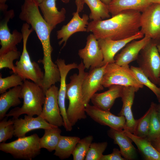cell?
<instances>
[{
    "label": "cell",
    "instance_id": "1",
    "mask_svg": "<svg viewBox=\"0 0 160 160\" xmlns=\"http://www.w3.org/2000/svg\"><path fill=\"white\" fill-rule=\"evenodd\" d=\"M141 15L134 10H124L107 20H92L89 23L86 32H92L97 39H126L140 31Z\"/></svg>",
    "mask_w": 160,
    "mask_h": 160
},
{
    "label": "cell",
    "instance_id": "2",
    "mask_svg": "<svg viewBox=\"0 0 160 160\" xmlns=\"http://www.w3.org/2000/svg\"><path fill=\"white\" fill-rule=\"evenodd\" d=\"M85 68L81 61L78 65V74L74 73L71 76L70 83L66 84V99L69 101L67 113L72 127L79 120L87 117L82 90L83 81L88 73L85 71Z\"/></svg>",
    "mask_w": 160,
    "mask_h": 160
},
{
    "label": "cell",
    "instance_id": "3",
    "mask_svg": "<svg viewBox=\"0 0 160 160\" xmlns=\"http://www.w3.org/2000/svg\"><path fill=\"white\" fill-rule=\"evenodd\" d=\"M21 87V99H23L22 106L11 110L6 116L18 118L23 114L33 116H40L45 101V94L42 87L33 82L24 80Z\"/></svg>",
    "mask_w": 160,
    "mask_h": 160
},
{
    "label": "cell",
    "instance_id": "4",
    "mask_svg": "<svg viewBox=\"0 0 160 160\" xmlns=\"http://www.w3.org/2000/svg\"><path fill=\"white\" fill-rule=\"evenodd\" d=\"M33 30L32 28L30 29L28 23H25L23 25L21 30L23 36L22 52L19 60L15 63L13 72L19 75L24 80H30L41 87L44 73L38 63L31 61L26 47L28 37Z\"/></svg>",
    "mask_w": 160,
    "mask_h": 160
},
{
    "label": "cell",
    "instance_id": "5",
    "mask_svg": "<svg viewBox=\"0 0 160 160\" xmlns=\"http://www.w3.org/2000/svg\"><path fill=\"white\" fill-rule=\"evenodd\" d=\"M40 138L36 134L20 137L9 143L0 144V150L17 159L31 160L41 152Z\"/></svg>",
    "mask_w": 160,
    "mask_h": 160
},
{
    "label": "cell",
    "instance_id": "6",
    "mask_svg": "<svg viewBox=\"0 0 160 160\" xmlns=\"http://www.w3.org/2000/svg\"><path fill=\"white\" fill-rule=\"evenodd\" d=\"M160 41L151 39L141 50L136 60L139 67L156 85L160 76V54L157 47Z\"/></svg>",
    "mask_w": 160,
    "mask_h": 160
},
{
    "label": "cell",
    "instance_id": "7",
    "mask_svg": "<svg viewBox=\"0 0 160 160\" xmlns=\"http://www.w3.org/2000/svg\"><path fill=\"white\" fill-rule=\"evenodd\" d=\"M113 85L131 86L139 90L144 86L138 81L129 65L120 66L115 63L106 65L103 80L104 87Z\"/></svg>",
    "mask_w": 160,
    "mask_h": 160
},
{
    "label": "cell",
    "instance_id": "8",
    "mask_svg": "<svg viewBox=\"0 0 160 160\" xmlns=\"http://www.w3.org/2000/svg\"><path fill=\"white\" fill-rule=\"evenodd\" d=\"M140 28L144 36L160 40V4L153 3L141 12Z\"/></svg>",
    "mask_w": 160,
    "mask_h": 160
},
{
    "label": "cell",
    "instance_id": "9",
    "mask_svg": "<svg viewBox=\"0 0 160 160\" xmlns=\"http://www.w3.org/2000/svg\"><path fill=\"white\" fill-rule=\"evenodd\" d=\"M3 12V17L0 23V55L13 50L17 49V45L23 39L22 32L15 29L11 33L8 28V23L14 16V10H6Z\"/></svg>",
    "mask_w": 160,
    "mask_h": 160
},
{
    "label": "cell",
    "instance_id": "10",
    "mask_svg": "<svg viewBox=\"0 0 160 160\" xmlns=\"http://www.w3.org/2000/svg\"><path fill=\"white\" fill-rule=\"evenodd\" d=\"M58 90L53 85L47 90L40 116L50 124L60 127L63 126L64 123L58 102Z\"/></svg>",
    "mask_w": 160,
    "mask_h": 160
},
{
    "label": "cell",
    "instance_id": "11",
    "mask_svg": "<svg viewBox=\"0 0 160 160\" xmlns=\"http://www.w3.org/2000/svg\"><path fill=\"white\" fill-rule=\"evenodd\" d=\"M59 70L60 76V84L58 94V102L59 107L60 114L62 117L63 127L67 131H71L73 127L68 118L67 110L65 108L66 99V76L69 71L73 69L77 68L78 65L75 63L66 64L63 59H58L55 61Z\"/></svg>",
    "mask_w": 160,
    "mask_h": 160
},
{
    "label": "cell",
    "instance_id": "12",
    "mask_svg": "<svg viewBox=\"0 0 160 160\" xmlns=\"http://www.w3.org/2000/svg\"><path fill=\"white\" fill-rule=\"evenodd\" d=\"M86 68H93L103 66V56L98 40L94 34H90L87 39L85 47L78 51Z\"/></svg>",
    "mask_w": 160,
    "mask_h": 160
},
{
    "label": "cell",
    "instance_id": "13",
    "mask_svg": "<svg viewBox=\"0 0 160 160\" xmlns=\"http://www.w3.org/2000/svg\"><path fill=\"white\" fill-rule=\"evenodd\" d=\"M87 115L95 122L102 125L119 130L125 128L126 119L124 116H116L110 112L103 110L89 104L85 107Z\"/></svg>",
    "mask_w": 160,
    "mask_h": 160
},
{
    "label": "cell",
    "instance_id": "14",
    "mask_svg": "<svg viewBox=\"0 0 160 160\" xmlns=\"http://www.w3.org/2000/svg\"><path fill=\"white\" fill-rule=\"evenodd\" d=\"M106 65L100 67L90 68L83 80L82 85L84 103H89L93 95L96 92L103 90V80Z\"/></svg>",
    "mask_w": 160,
    "mask_h": 160
},
{
    "label": "cell",
    "instance_id": "15",
    "mask_svg": "<svg viewBox=\"0 0 160 160\" xmlns=\"http://www.w3.org/2000/svg\"><path fill=\"white\" fill-rule=\"evenodd\" d=\"M144 36V35L140 31L134 36L124 39L113 40L108 39H97L103 56V66L109 63H115V55L120 50L132 41L141 39Z\"/></svg>",
    "mask_w": 160,
    "mask_h": 160
},
{
    "label": "cell",
    "instance_id": "16",
    "mask_svg": "<svg viewBox=\"0 0 160 160\" xmlns=\"http://www.w3.org/2000/svg\"><path fill=\"white\" fill-rule=\"evenodd\" d=\"M73 17L70 21L64 25L61 29L57 32L58 39H61L58 44L61 45L64 42L62 48L64 47L69 38L75 33L79 32H86L89 16L84 14L81 17L79 13L76 12L73 13Z\"/></svg>",
    "mask_w": 160,
    "mask_h": 160
},
{
    "label": "cell",
    "instance_id": "17",
    "mask_svg": "<svg viewBox=\"0 0 160 160\" xmlns=\"http://www.w3.org/2000/svg\"><path fill=\"white\" fill-rule=\"evenodd\" d=\"M14 121V135L18 138L25 136L28 132L38 129H45L54 127L40 116L33 117L25 115L23 118L13 119Z\"/></svg>",
    "mask_w": 160,
    "mask_h": 160
},
{
    "label": "cell",
    "instance_id": "18",
    "mask_svg": "<svg viewBox=\"0 0 160 160\" xmlns=\"http://www.w3.org/2000/svg\"><path fill=\"white\" fill-rule=\"evenodd\" d=\"M139 89L131 86L124 87L121 98L122 106L119 116H124L126 119L125 128L124 130L133 133L136 123L133 117L132 107L133 103L135 94Z\"/></svg>",
    "mask_w": 160,
    "mask_h": 160
},
{
    "label": "cell",
    "instance_id": "19",
    "mask_svg": "<svg viewBox=\"0 0 160 160\" xmlns=\"http://www.w3.org/2000/svg\"><path fill=\"white\" fill-rule=\"evenodd\" d=\"M151 39L144 36L139 40H134L128 43L115 56V63L120 66L126 65L136 60L141 50Z\"/></svg>",
    "mask_w": 160,
    "mask_h": 160
},
{
    "label": "cell",
    "instance_id": "20",
    "mask_svg": "<svg viewBox=\"0 0 160 160\" xmlns=\"http://www.w3.org/2000/svg\"><path fill=\"white\" fill-rule=\"evenodd\" d=\"M57 0H43L39 4L43 17L52 31L58 24L64 21L66 10L62 8L60 11L56 7Z\"/></svg>",
    "mask_w": 160,
    "mask_h": 160
},
{
    "label": "cell",
    "instance_id": "21",
    "mask_svg": "<svg viewBox=\"0 0 160 160\" xmlns=\"http://www.w3.org/2000/svg\"><path fill=\"white\" fill-rule=\"evenodd\" d=\"M124 87L117 85H111L107 91L95 94L90 100L93 105L105 111H110L116 100L121 97Z\"/></svg>",
    "mask_w": 160,
    "mask_h": 160
},
{
    "label": "cell",
    "instance_id": "22",
    "mask_svg": "<svg viewBox=\"0 0 160 160\" xmlns=\"http://www.w3.org/2000/svg\"><path fill=\"white\" fill-rule=\"evenodd\" d=\"M107 134L113 140L114 143L118 145L122 156L126 160H132L136 158V148L132 144L131 140L125 133L124 130L110 128Z\"/></svg>",
    "mask_w": 160,
    "mask_h": 160
},
{
    "label": "cell",
    "instance_id": "23",
    "mask_svg": "<svg viewBox=\"0 0 160 160\" xmlns=\"http://www.w3.org/2000/svg\"><path fill=\"white\" fill-rule=\"evenodd\" d=\"M152 3L151 0H114L108 6L109 13L113 16L127 10L141 13Z\"/></svg>",
    "mask_w": 160,
    "mask_h": 160
},
{
    "label": "cell",
    "instance_id": "24",
    "mask_svg": "<svg viewBox=\"0 0 160 160\" xmlns=\"http://www.w3.org/2000/svg\"><path fill=\"white\" fill-rule=\"evenodd\" d=\"M124 131L125 134L135 144L145 160H160V152L147 138L139 137L127 131Z\"/></svg>",
    "mask_w": 160,
    "mask_h": 160
},
{
    "label": "cell",
    "instance_id": "25",
    "mask_svg": "<svg viewBox=\"0 0 160 160\" xmlns=\"http://www.w3.org/2000/svg\"><path fill=\"white\" fill-rule=\"evenodd\" d=\"M21 87L19 86L1 94L0 96V119L6 116V113L12 107H16L21 103Z\"/></svg>",
    "mask_w": 160,
    "mask_h": 160
},
{
    "label": "cell",
    "instance_id": "26",
    "mask_svg": "<svg viewBox=\"0 0 160 160\" xmlns=\"http://www.w3.org/2000/svg\"><path fill=\"white\" fill-rule=\"evenodd\" d=\"M80 139L78 137L61 135L54 154L61 160L69 158Z\"/></svg>",
    "mask_w": 160,
    "mask_h": 160
},
{
    "label": "cell",
    "instance_id": "27",
    "mask_svg": "<svg viewBox=\"0 0 160 160\" xmlns=\"http://www.w3.org/2000/svg\"><path fill=\"white\" fill-rule=\"evenodd\" d=\"M59 127L55 126L44 129V134L39 139L41 148H45L49 152L55 151L61 135V130Z\"/></svg>",
    "mask_w": 160,
    "mask_h": 160
},
{
    "label": "cell",
    "instance_id": "28",
    "mask_svg": "<svg viewBox=\"0 0 160 160\" xmlns=\"http://www.w3.org/2000/svg\"><path fill=\"white\" fill-rule=\"evenodd\" d=\"M91 11L89 18L92 20H98L109 18L110 15L108 5L101 0H83Z\"/></svg>",
    "mask_w": 160,
    "mask_h": 160
},
{
    "label": "cell",
    "instance_id": "29",
    "mask_svg": "<svg viewBox=\"0 0 160 160\" xmlns=\"http://www.w3.org/2000/svg\"><path fill=\"white\" fill-rule=\"evenodd\" d=\"M151 108L150 106L145 113L140 118L136 120L133 134L139 137L147 138L148 135Z\"/></svg>",
    "mask_w": 160,
    "mask_h": 160
},
{
    "label": "cell",
    "instance_id": "30",
    "mask_svg": "<svg viewBox=\"0 0 160 160\" xmlns=\"http://www.w3.org/2000/svg\"><path fill=\"white\" fill-rule=\"evenodd\" d=\"M149 129L147 138L151 141L160 137V120L156 108V104L152 102Z\"/></svg>",
    "mask_w": 160,
    "mask_h": 160
},
{
    "label": "cell",
    "instance_id": "31",
    "mask_svg": "<svg viewBox=\"0 0 160 160\" xmlns=\"http://www.w3.org/2000/svg\"><path fill=\"white\" fill-rule=\"evenodd\" d=\"M93 139V137L92 135L80 139L76 144L72 155L73 160L85 159Z\"/></svg>",
    "mask_w": 160,
    "mask_h": 160
},
{
    "label": "cell",
    "instance_id": "32",
    "mask_svg": "<svg viewBox=\"0 0 160 160\" xmlns=\"http://www.w3.org/2000/svg\"><path fill=\"white\" fill-rule=\"evenodd\" d=\"M130 68L139 82L149 89L158 98L160 94L159 87L153 83L139 67L131 66Z\"/></svg>",
    "mask_w": 160,
    "mask_h": 160
},
{
    "label": "cell",
    "instance_id": "33",
    "mask_svg": "<svg viewBox=\"0 0 160 160\" xmlns=\"http://www.w3.org/2000/svg\"><path fill=\"white\" fill-rule=\"evenodd\" d=\"M24 79L19 75L14 73L10 76L2 78L0 75V93H4L12 87L21 85Z\"/></svg>",
    "mask_w": 160,
    "mask_h": 160
},
{
    "label": "cell",
    "instance_id": "34",
    "mask_svg": "<svg viewBox=\"0 0 160 160\" xmlns=\"http://www.w3.org/2000/svg\"><path fill=\"white\" fill-rule=\"evenodd\" d=\"M108 145L107 142L92 143L85 160H100Z\"/></svg>",
    "mask_w": 160,
    "mask_h": 160
},
{
    "label": "cell",
    "instance_id": "35",
    "mask_svg": "<svg viewBox=\"0 0 160 160\" xmlns=\"http://www.w3.org/2000/svg\"><path fill=\"white\" fill-rule=\"evenodd\" d=\"M14 119H3L0 122V143L5 142L14 135Z\"/></svg>",
    "mask_w": 160,
    "mask_h": 160
},
{
    "label": "cell",
    "instance_id": "36",
    "mask_svg": "<svg viewBox=\"0 0 160 160\" xmlns=\"http://www.w3.org/2000/svg\"><path fill=\"white\" fill-rule=\"evenodd\" d=\"M21 54L17 49L0 55V69L7 68L12 70L13 72L15 68L13 61L20 57Z\"/></svg>",
    "mask_w": 160,
    "mask_h": 160
},
{
    "label": "cell",
    "instance_id": "37",
    "mask_svg": "<svg viewBox=\"0 0 160 160\" xmlns=\"http://www.w3.org/2000/svg\"><path fill=\"white\" fill-rule=\"evenodd\" d=\"M120 150L117 148L113 149L112 152L110 154L102 156L100 160H125L123 157Z\"/></svg>",
    "mask_w": 160,
    "mask_h": 160
},
{
    "label": "cell",
    "instance_id": "38",
    "mask_svg": "<svg viewBox=\"0 0 160 160\" xmlns=\"http://www.w3.org/2000/svg\"><path fill=\"white\" fill-rule=\"evenodd\" d=\"M70 0H61L63 3L67 4ZM75 4L76 6V12L79 13L81 12L84 8V6L85 3L83 0H75Z\"/></svg>",
    "mask_w": 160,
    "mask_h": 160
},
{
    "label": "cell",
    "instance_id": "39",
    "mask_svg": "<svg viewBox=\"0 0 160 160\" xmlns=\"http://www.w3.org/2000/svg\"><path fill=\"white\" fill-rule=\"evenodd\" d=\"M151 142L154 147L160 152V137Z\"/></svg>",
    "mask_w": 160,
    "mask_h": 160
},
{
    "label": "cell",
    "instance_id": "40",
    "mask_svg": "<svg viewBox=\"0 0 160 160\" xmlns=\"http://www.w3.org/2000/svg\"><path fill=\"white\" fill-rule=\"evenodd\" d=\"M7 0H0V10L3 12L7 10L8 7L6 4V2ZM26 0H24L25 1Z\"/></svg>",
    "mask_w": 160,
    "mask_h": 160
},
{
    "label": "cell",
    "instance_id": "41",
    "mask_svg": "<svg viewBox=\"0 0 160 160\" xmlns=\"http://www.w3.org/2000/svg\"><path fill=\"white\" fill-rule=\"evenodd\" d=\"M156 108L157 112L159 118L160 120V103L158 104H156Z\"/></svg>",
    "mask_w": 160,
    "mask_h": 160
},
{
    "label": "cell",
    "instance_id": "42",
    "mask_svg": "<svg viewBox=\"0 0 160 160\" xmlns=\"http://www.w3.org/2000/svg\"><path fill=\"white\" fill-rule=\"evenodd\" d=\"M105 4L108 5L114 0H101Z\"/></svg>",
    "mask_w": 160,
    "mask_h": 160
},
{
    "label": "cell",
    "instance_id": "43",
    "mask_svg": "<svg viewBox=\"0 0 160 160\" xmlns=\"http://www.w3.org/2000/svg\"><path fill=\"white\" fill-rule=\"evenodd\" d=\"M153 3H155L160 4V0H151Z\"/></svg>",
    "mask_w": 160,
    "mask_h": 160
},
{
    "label": "cell",
    "instance_id": "44",
    "mask_svg": "<svg viewBox=\"0 0 160 160\" xmlns=\"http://www.w3.org/2000/svg\"><path fill=\"white\" fill-rule=\"evenodd\" d=\"M157 47L159 52L160 54V41L158 43L157 45Z\"/></svg>",
    "mask_w": 160,
    "mask_h": 160
},
{
    "label": "cell",
    "instance_id": "45",
    "mask_svg": "<svg viewBox=\"0 0 160 160\" xmlns=\"http://www.w3.org/2000/svg\"><path fill=\"white\" fill-rule=\"evenodd\" d=\"M43 0H35L36 2L39 5L40 3Z\"/></svg>",
    "mask_w": 160,
    "mask_h": 160
},
{
    "label": "cell",
    "instance_id": "46",
    "mask_svg": "<svg viewBox=\"0 0 160 160\" xmlns=\"http://www.w3.org/2000/svg\"><path fill=\"white\" fill-rule=\"evenodd\" d=\"M159 87L160 90V86ZM157 99H158V101H159V103H160V94L159 96L157 98Z\"/></svg>",
    "mask_w": 160,
    "mask_h": 160
},
{
    "label": "cell",
    "instance_id": "47",
    "mask_svg": "<svg viewBox=\"0 0 160 160\" xmlns=\"http://www.w3.org/2000/svg\"><path fill=\"white\" fill-rule=\"evenodd\" d=\"M158 85L159 87L160 86V76L159 79V81H158Z\"/></svg>",
    "mask_w": 160,
    "mask_h": 160
}]
</instances>
